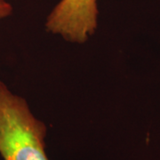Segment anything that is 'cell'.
Returning <instances> with one entry per match:
<instances>
[{
	"mask_svg": "<svg viewBox=\"0 0 160 160\" xmlns=\"http://www.w3.org/2000/svg\"><path fill=\"white\" fill-rule=\"evenodd\" d=\"M47 126L27 101L0 80V156L4 160H50L46 150Z\"/></svg>",
	"mask_w": 160,
	"mask_h": 160,
	"instance_id": "cell-1",
	"label": "cell"
},
{
	"mask_svg": "<svg viewBox=\"0 0 160 160\" xmlns=\"http://www.w3.org/2000/svg\"><path fill=\"white\" fill-rule=\"evenodd\" d=\"M97 0H61L48 14L46 29L73 44H84L98 28Z\"/></svg>",
	"mask_w": 160,
	"mask_h": 160,
	"instance_id": "cell-2",
	"label": "cell"
},
{
	"mask_svg": "<svg viewBox=\"0 0 160 160\" xmlns=\"http://www.w3.org/2000/svg\"><path fill=\"white\" fill-rule=\"evenodd\" d=\"M12 13V6L7 0H0V20L10 16Z\"/></svg>",
	"mask_w": 160,
	"mask_h": 160,
	"instance_id": "cell-3",
	"label": "cell"
}]
</instances>
